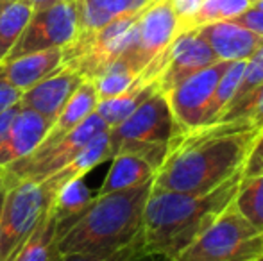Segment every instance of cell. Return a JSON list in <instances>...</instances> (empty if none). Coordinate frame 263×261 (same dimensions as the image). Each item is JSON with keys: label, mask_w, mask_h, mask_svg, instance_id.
Wrapping results in <instances>:
<instances>
[{"label": "cell", "mask_w": 263, "mask_h": 261, "mask_svg": "<svg viewBox=\"0 0 263 261\" xmlns=\"http://www.w3.org/2000/svg\"><path fill=\"white\" fill-rule=\"evenodd\" d=\"M260 129L247 118L226 120L179 132L153 179V188L208 193L243 168Z\"/></svg>", "instance_id": "cell-1"}, {"label": "cell", "mask_w": 263, "mask_h": 261, "mask_svg": "<svg viewBox=\"0 0 263 261\" xmlns=\"http://www.w3.org/2000/svg\"><path fill=\"white\" fill-rule=\"evenodd\" d=\"M242 183L243 174L240 170L215 190L199 195L153 188L143 209L142 236L145 247L176 261L235 200Z\"/></svg>", "instance_id": "cell-2"}, {"label": "cell", "mask_w": 263, "mask_h": 261, "mask_svg": "<svg viewBox=\"0 0 263 261\" xmlns=\"http://www.w3.org/2000/svg\"><path fill=\"white\" fill-rule=\"evenodd\" d=\"M153 181L113 193H97L86 211L58 238L59 256L111 254L142 234Z\"/></svg>", "instance_id": "cell-3"}, {"label": "cell", "mask_w": 263, "mask_h": 261, "mask_svg": "<svg viewBox=\"0 0 263 261\" xmlns=\"http://www.w3.org/2000/svg\"><path fill=\"white\" fill-rule=\"evenodd\" d=\"M179 134L166 97L154 91L147 97L124 122L109 129L111 157L115 154L129 152L142 156L154 168H159L170 143Z\"/></svg>", "instance_id": "cell-4"}, {"label": "cell", "mask_w": 263, "mask_h": 261, "mask_svg": "<svg viewBox=\"0 0 263 261\" xmlns=\"http://www.w3.org/2000/svg\"><path fill=\"white\" fill-rule=\"evenodd\" d=\"M260 258H263V231L254 227L231 202L176 261H258Z\"/></svg>", "instance_id": "cell-5"}, {"label": "cell", "mask_w": 263, "mask_h": 261, "mask_svg": "<svg viewBox=\"0 0 263 261\" xmlns=\"http://www.w3.org/2000/svg\"><path fill=\"white\" fill-rule=\"evenodd\" d=\"M107 129L109 127L106 126L104 120L93 111L76 129L55 139H43L31 154L2 168L0 175L7 188L20 181H45L47 177L63 170L86 143Z\"/></svg>", "instance_id": "cell-6"}, {"label": "cell", "mask_w": 263, "mask_h": 261, "mask_svg": "<svg viewBox=\"0 0 263 261\" xmlns=\"http://www.w3.org/2000/svg\"><path fill=\"white\" fill-rule=\"evenodd\" d=\"M52 179L42 183L20 181L7 188L0 224V261H9L25 245L58 192Z\"/></svg>", "instance_id": "cell-7"}, {"label": "cell", "mask_w": 263, "mask_h": 261, "mask_svg": "<svg viewBox=\"0 0 263 261\" xmlns=\"http://www.w3.org/2000/svg\"><path fill=\"white\" fill-rule=\"evenodd\" d=\"M79 34V7L77 0H55L49 6L36 9L29 20L27 27L7 59L25 56L47 49H65Z\"/></svg>", "instance_id": "cell-8"}, {"label": "cell", "mask_w": 263, "mask_h": 261, "mask_svg": "<svg viewBox=\"0 0 263 261\" xmlns=\"http://www.w3.org/2000/svg\"><path fill=\"white\" fill-rule=\"evenodd\" d=\"M217 56L211 50L197 29H184L176 34L158 63L149 68L140 79L145 83H156L159 91L166 93L170 88L186 79L188 75L217 63Z\"/></svg>", "instance_id": "cell-9"}, {"label": "cell", "mask_w": 263, "mask_h": 261, "mask_svg": "<svg viewBox=\"0 0 263 261\" xmlns=\"http://www.w3.org/2000/svg\"><path fill=\"white\" fill-rule=\"evenodd\" d=\"M229 61H217L199 72L188 75L174 88H170L166 97L174 120L179 132H186L210 124V106L222 72Z\"/></svg>", "instance_id": "cell-10"}, {"label": "cell", "mask_w": 263, "mask_h": 261, "mask_svg": "<svg viewBox=\"0 0 263 261\" xmlns=\"http://www.w3.org/2000/svg\"><path fill=\"white\" fill-rule=\"evenodd\" d=\"M177 32L179 20L170 0L154 2L140 14L135 43L124 56H120V59H124L136 73L142 75L158 63Z\"/></svg>", "instance_id": "cell-11"}, {"label": "cell", "mask_w": 263, "mask_h": 261, "mask_svg": "<svg viewBox=\"0 0 263 261\" xmlns=\"http://www.w3.org/2000/svg\"><path fill=\"white\" fill-rule=\"evenodd\" d=\"M83 81L86 79L77 70L65 65L59 66L55 72L22 93L20 108L32 109L38 115L54 122L63 106L66 104V101L72 97V93L79 88Z\"/></svg>", "instance_id": "cell-12"}, {"label": "cell", "mask_w": 263, "mask_h": 261, "mask_svg": "<svg viewBox=\"0 0 263 261\" xmlns=\"http://www.w3.org/2000/svg\"><path fill=\"white\" fill-rule=\"evenodd\" d=\"M195 29L208 42L218 61H247L263 43L261 36L235 20L211 22Z\"/></svg>", "instance_id": "cell-13"}, {"label": "cell", "mask_w": 263, "mask_h": 261, "mask_svg": "<svg viewBox=\"0 0 263 261\" xmlns=\"http://www.w3.org/2000/svg\"><path fill=\"white\" fill-rule=\"evenodd\" d=\"M50 126V120L32 109L18 108L6 142L0 147V170L31 154L45 139Z\"/></svg>", "instance_id": "cell-14"}, {"label": "cell", "mask_w": 263, "mask_h": 261, "mask_svg": "<svg viewBox=\"0 0 263 261\" xmlns=\"http://www.w3.org/2000/svg\"><path fill=\"white\" fill-rule=\"evenodd\" d=\"M63 66V49H47L0 63V75L24 93Z\"/></svg>", "instance_id": "cell-15"}, {"label": "cell", "mask_w": 263, "mask_h": 261, "mask_svg": "<svg viewBox=\"0 0 263 261\" xmlns=\"http://www.w3.org/2000/svg\"><path fill=\"white\" fill-rule=\"evenodd\" d=\"M109 170L106 174L104 183L101 185L99 193H113L122 192V190L136 188L145 183H151L156 175V168L143 159L142 156L129 152L115 154L111 157Z\"/></svg>", "instance_id": "cell-16"}, {"label": "cell", "mask_w": 263, "mask_h": 261, "mask_svg": "<svg viewBox=\"0 0 263 261\" xmlns=\"http://www.w3.org/2000/svg\"><path fill=\"white\" fill-rule=\"evenodd\" d=\"M159 0H77L79 32H91L125 14L145 11Z\"/></svg>", "instance_id": "cell-17"}, {"label": "cell", "mask_w": 263, "mask_h": 261, "mask_svg": "<svg viewBox=\"0 0 263 261\" xmlns=\"http://www.w3.org/2000/svg\"><path fill=\"white\" fill-rule=\"evenodd\" d=\"M95 195H91V190L84 183V177L70 179L63 183L59 190L55 192L50 204V215L55 218V233L58 238L86 211V208L91 204Z\"/></svg>", "instance_id": "cell-18"}, {"label": "cell", "mask_w": 263, "mask_h": 261, "mask_svg": "<svg viewBox=\"0 0 263 261\" xmlns=\"http://www.w3.org/2000/svg\"><path fill=\"white\" fill-rule=\"evenodd\" d=\"M97 102L99 97H97V91H95L93 83L88 79L83 81L79 84V88L72 93V97L66 101V104L63 106L59 115L55 116L49 132H47L45 139H55L59 136L70 132L72 129H76L81 122H84L95 111Z\"/></svg>", "instance_id": "cell-19"}, {"label": "cell", "mask_w": 263, "mask_h": 261, "mask_svg": "<svg viewBox=\"0 0 263 261\" xmlns=\"http://www.w3.org/2000/svg\"><path fill=\"white\" fill-rule=\"evenodd\" d=\"M107 159H111L109 129L101 132V134L95 136L90 143H86V145L79 150V154H77L63 170L50 175V179H52L58 186H61L63 183L70 181V179L88 175L93 168H97L99 165L104 163Z\"/></svg>", "instance_id": "cell-20"}, {"label": "cell", "mask_w": 263, "mask_h": 261, "mask_svg": "<svg viewBox=\"0 0 263 261\" xmlns=\"http://www.w3.org/2000/svg\"><path fill=\"white\" fill-rule=\"evenodd\" d=\"M158 84L156 83H145V81L140 79L131 90H127L125 93L117 95V97L111 98H104V101L97 102V108H95V113L101 116L106 122V126L115 127L120 122H124L147 97L158 91Z\"/></svg>", "instance_id": "cell-21"}, {"label": "cell", "mask_w": 263, "mask_h": 261, "mask_svg": "<svg viewBox=\"0 0 263 261\" xmlns=\"http://www.w3.org/2000/svg\"><path fill=\"white\" fill-rule=\"evenodd\" d=\"M34 7L27 0L0 2V63L9 56L11 49L31 20Z\"/></svg>", "instance_id": "cell-22"}, {"label": "cell", "mask_w": 263, "mask_h": 261, "mask_svg": "<svg viewBox=\"0 0 263 261\" xmlns=\"http://www.w3.org/2000/svg\"><path fill=\"white\" fill-rule=\"evenodd\" d=\"M55 244H58L55 218L49 211L34 229V233L29 236L24 247L9 261H59L61 256H59Z\"/></svg>", "instance_id": "cell-23"}, {"label": "cell", "mask_w": 263, "mask_h": 261, "mask_svg": "<svg viewBox=\"0 0 263 261\" xmlns=\"http://www.w3.org/2000/svg\"><path fill=\"white\" fill-rule=\"evenodd\" d=\"M138 81H140V73H136L124 59L118 57L117 61L107 65L99 75H95L91 79V83L95 86L99 101H104V98H111V97H117V95L125 93Z\"/></svg>", "instance_id": "cell-24"}, {"label": "cell", "mask_w": 263, "mask_h": 261, "mask_svg": "<svg viewBox=\"0 0 263 261\" xmlns=\"http://www.w3.org/2000/svg\"><path fill=\"white\" fill-rule=\"evenodd\" d=\"M243 70H246V61H229L226 70L222 72L210 106V124L218 122L220 116L226 113V109L229 108V104L233 102L236 90L242 83Z\"/></svg>", "instance_id": "cell-25"}, {"label": "cell", "mask_w": 263, "mask_h": 261, "mask_svg": "<svg viewBox=\"0 0 263 261\" xmlns=\"http://www.w3.org/2000/svg\"><path fill=\"white\" fill-rule=\"evenodd\" d=\"M233 202H235L236 209L254 227L263 231V174L251 179H243Z\"/></svg>", "instance_id": "cell-26"}, {"label": "cell", "mask_w": 263, "mask_h": 261, "mask_svg": "<svg viewBox=\"0 0 263 261\" xmlns=\"http://www.w3.org/2000/svg\"><path fill=\"white\" fill-rule=\"evenodd\" d=\"M59 261H174L165 254H158L145 247L143 236L140 234L135 242L111 254H66Z\"/></svg>", "instance_id": "cell-27"}, {"label": "cell", "mask_w": 263, "mask_h": 261, "mask_svg": "<svg viewBox=\"0 0 263 261\" xmlns=\"http://www.w3.org/2000/svg\"><path fill=\"white\" fill-rule=\"evenodd\" d=\"M249 7H253V0H204L192 20L190 29L201 27L204 24L220 20H236L242 16Z\"/></svg>", "instance_id": "cell-28"}, {"label": "cell", "mask_w": 263, "mask_h": 261, "mask_svg": "<svg viewBox=\"0 0 263 261\" xmlns=\"http://www.w3.org/2000/svg\"><path fill=\"white\" fill-rule=\"evenodd\" d=\"M236 118H247L256 129H263V83L251 95L228 108V111L220 116L218 122Z\"/></svg>", "instance_id": "cell-29"}, {"label": "cell", "mask_w": 263, "mask_h": 261, "mask_svg": "<svg viewBox=\"0 0 263 261\" xmlns=\"http://www.w3.org/2000/svg\"><path fill=\"white\" fill-rule=\"evenodd\" d=\"M263 83V43L258 47V50L246 61V70H243L242 75V83H240L236 95L233 98V102L229 104L231 108L233 104H236L238 101L246 98L247 95H251L258 86ZM228 111V109H226Z\"/></svg>", "instance_id": "cell-30"}, {"label": "cell", "mask_w": 263, "mask_h": 261, "mask_svg": "<svg viewBox=\"0 0 263 261\" xmlns=\"http://www.w3.org/2000/svg\"><path fill=\"white\" fill-rule=\"evenodd\" d=\"M242 174L243 179H251L263 174V129L258 132L256 139H254L253 147H251L249 154H247Z\"/></svg>", "instance_id": "cell-31"}, {"label": "cell", "mask_w": 263, "mask_h": 261, "mask_svg": "<svg viewBox=\"0 0 263 261\" xmlns=\"http://www.w3.org/2000/svg\"><path fill=\"white\" fill-rule=\"evenodd\" d=\"M202 2H204V0H170L174 13H176L177 20H179V31L190 29L192 20H194L195 14L199 13Z\"/></svg>", "instance_id": "cell-32"}, {"label": "cell", "mask_w": 263, "mask_h": 261, "mask_svg": "<svg viewBox=\"0 0 263 261\" xmlns=\"http://www.w3.org/2000/svg\"><path fill=\"white\" fill-rule=\"evenodd\" d=\"M20 98H22V91L16 90L14 86H11V84L0 75V115H2L4 111H7V109L20 106Z\"/></svg>", "instance_id": "cell-33"}, {"label": "cell", "mask_w": 263, "mask_h": 261, "mask_svg": "<svg viewBox=\"0 0 263 261\" xmlns=\"http://www.w3.org/2000/svg\"><path fill=\"white\" fill-rule=\"evenodd\" d=\"M235 22H238L240 25L247 27L249 31H253L254 34L261 36L263 38V9H258V7H249L242 16H238Z\"/></svg>", "instance_id": "cell-34"}, {"label": "cell", "mask_w": 263, "mask_h": 261, "mask_svg": "<svg viewBox=\"0 0 263 261\" xmlns=\"http://www.w3.org/2000/svg\"><path fill=\"white\" fill-rule=\"evenodd\" d=\"M6 195H7V186L4 183L2 175H0V224H2V211H4V202H6Z\"/></svg>", "instance_id": "cell-35"}, {"label": "cell", "mask_w": 263, "mask_h": 261, "mask_svg": "<svg viewBox=\"0 0 263 261\" xmlns=\"http://www.w3.org/2000/svg\"><path fill=\"white\" fill-rule=\"evenodd\" d=\"M27 2L31 4V6L34 7V11H36V9H42V7H45V6H49V4L55 2V0H27Z\"/></svg>", "instance_id": "cell-36"}, {"label": "cell", "mask_w": 263, "mask_h": 261, "mask_svg": "<svg viewBox=\"0 0 263 261\" xmlns=\"http://www.w3.org/2000/svg\"><path fill=\"white\" fill-rule=\"evenodd\" d=\"M258 261H263V258H260V259H258Z\"/></svg>", "instance_id": "cell-37"}, {"label": "cell", "mask_w": 263, "mask_h": 261, "mask_svg": "<svg viewBox=\"0 0 263 261\" xmlns=\"http://www.w3.org/2000/svg\"><path fill=\"white\" fill-rule=\"evenodd\" d=\"M253 2H256V0H253Z\"/></svg>", "instance_id": "cell-38"}]
</instances>
